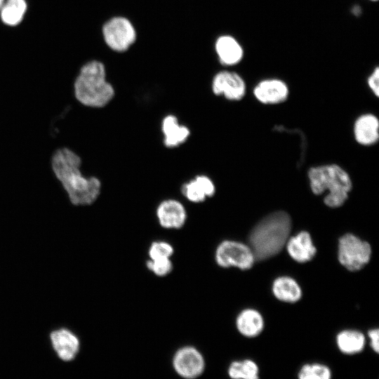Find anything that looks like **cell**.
<instances>
[{
  "mask_svg": "<svg viewBox=\"0 0 379 379\" xmlns=\"http://www.w3.org/2000/svg\"><path fill=\"white\" fill-rule=\"evenodd\" d=\"M173 253V246L166 241H153L148 250L149 259L171 258Z\"/></svg>",
  "mask_w": 379,
  "mask_h": 379,
  "instance_id": "obj_22",
  "label": "cell"
},
{
  "mask_svg": "<svg viewBox=\"0 0 379 379\" xmlns=\"http://www.w3.org/2000/svg\"><path fill=\"white\" fill-rule=\"evenodd\" d=\"M73 94L82 106L103 109L115 95L113 84L108 79L105 64L96 59L84 62L73 81Z\"/></svg>",
  "mask_w": 379,
  "mask_h": 379,
  "instance_id": "obj_2",
  "label": "cell"
},
{
  "mask_svg": "<svg viewBox=\"0 0 379 379\" xmlns=\"http://www.w3.org/2000/svg\"><path fill=\"white\" fill-rule=\"evenodd\" d=\"M211 90L215 95L229 100H239L246 93V83L237 72L229 69L216 71L211 78Z\"/></svg>",
  "mask_w": 379,
  "mask_h": 379,
  "instance_id": "obj_8",
  "label": "cell"
},
{
  "mask_svg": "<svg viewBox=\"0 0 379 379\" xmlns=\"http://www.w3.org/2000/svg\"><path fill=\"white\" fill-rule=\"evenodd\" d=\"M181 192L189 201L201 203L214 195L215 186L208 176L198 175L182 185Z\"/></svg>",
  "mask_w": 379,
  "mask_h": 379,
  "instance_id": "obj_14",
  "label": "cell"
},
{
  "mask_svg": "<svg viewBox=\"0 0 379 379\" xmlns=\"http://www.w3.org/2000/svg\"><path fill=\"white\" fill-rule=\"evenodd\" d=\"M298 379H315L312 364H305L301 367L298 373Z\"/></svg>",
  "mask_w": 379,
  "mask_h": 379,
  "instance_id": "obj_29",
  "label": "cell"
},
{
  "mask_svg": "<svg viewBox=\"0 0 379 379\" xmlns=\"http://www.w3.org/2000/svg\"><path fill=\"white\" fill-rule=\"evenodd\" d=\"M27 9V0H5L0 9V20L7 27H15L24 20Z\"/></svg>",
  "mask_w": 379,
  "mask_h": 379,
  "instance_id": "obj_19",
  "label": "cell"
},
{
  "mask_svg": "<svg viewBox=\"0 0 379 379\" xmlns=\"http://www.w3.org/2000/svg\"><path fill=\"white\" fill-rule=\"evenodd\" d=\"M308 178L314 194L319 195L328 192L324 201L331 208L341 206L348 198L352 187L348 173L337 164L312 167L308 171Z\"/></svg>",
  "mask_w": 379,
  "mask_h": 379,
  "instance_id": "obj_4",
  "label": "cell"
},
{
  "mask_svg": "<svg viewBox=\"0 0 379 379\" xmlns=\"http://www.w3.org/2000/svg\"><path fill=\"white\" fill-rule=\"evenodd\" d=\"M243 379H259V368L256 363L251 359L241 361Z\"/></svg>",
  "mask_w": 379,
  "mask_h": 379,
  "instance_id": "obj_24",
  "label": "cell"
},
{
  "mask_svg": "<svg viewBox=\"0 0 379 379\" xmlns=\"http://www.w3.org/2000/svg\"><path fill=\"white\" fill-rule=\"evenodd\" d=\"M4 1L5 0H0V9H1V6H3V4L4 3Z\"/></svg>",
  "mask_w": 379,
  "mask_h": 379,
  "instance_id": "obj_30",
  "label": "cell"
},
{
  "mask_svg": "<svg viewBox=\"0 0 379 379\" xmlns=\"http://www.w3.org/2000/svg\"><path fill=\"white\" fill-rule=\"evenodd\" d=\"M366 338L364 335L356 330H345L336 336V344L341 352L345 354H354L361 352L364 348Z\"/></svg>",
  "mask_w": 379,
  "mask_h": 379,
  "instance_id": "obj_21",
  "label": "cell"
},
{
  "mask_svg": "<svg viewBox=\"0 0 379 379\" xmlns=\"http://www.w3.org/2000/svg\"><path fill=\"white\" fill-rule=\"evenodd\" d=\"M215 260L221 267H234L242 270L251 268L256 260L248 244L233 240H225L217 246Z\"/></svg>",
  "mask_w": 379,
  "mask_h": 379,
  "instance_id": "obj_7",
  "label": "cell"
},
{
  "mask_svg": "<svg viewBox=\"0 0 379 379\" xmlns=\"http://www.w3.org/2000/svg\"><path fill=\"white\" fill-rule=\"evenodd\" d=\"M256 99L263 104H278L286 100L288 88L284 81L269 79L260 81L253 89Z\"/></svg>",
  "mask_w": 379,
  "mask_h": 379,
  "instance_id": "obj_13",
  "label": "cell"
},
{
  "mask_svg": "<svg viewBox=\"0 0 379 379\" xmlns=\"http://www.w3.org/2000/svg\"><path fill=\"white\" fill-rule=\"evenodd\" d=\"M101 35L105 46L118 53L127 51L137 39L134 25L128 18L121 15L107 20L102 25Z\"/></svg>",
  "mask_w": 379,
  "mask_h": 379,
  "instance_id": "obj_5",
  "label": "cell"
},
{
  "mask_svg": "<svg viewBox=\"0 0 379 379\" xmlns=\"http://www.w3.org/2000/svg\"><path fill=\"white\" fill-rule=\"evenodd\" d=\"M228 375L232 379H243L241 361H234L230 365Z\"/></svg>",
  "mask_w": 379,
  "mask_h": 379,
  "instance_id": "obj_27",
  "label": "cell"
},
{
  "mask_svg": "<svg viewBox=\"0 0 379 379\" xmlns=\"http://www.w3.org/2000/svg\"><path fill=\"white\" fill-rule=\"evenodd\" d=\"M312 371L315 379H331L332 375L329 368L324 364H312Z\"/></svg>",
  "mask_w": 379,
  "mask_h": 379,
  "instance_id": "obj_25",
  "label": "cell"
},
{
  "mask_svg": "<svg viewBox=\"0 0 379 379\" xmlns=\"http://www.w3.org/2000/svg\"><path fill=\"white\" fill-rule=\"evenodd\" d=\"M285 246L291 258L300 263L311 260L317 253L310 234L305 231L288 238Z\"/></svg>",
  "mask_w": 379,
  "mask_h": 379,
  "instance_id": "obj_15",
  "label": "cell"
},
{
  "mask_svg": "<svg viewBox=\"0 0 379 379\" xmlns=\"http://www.w3.org/2000/svg\"><path fill=\"white\" fill-rule=\"evenodd\" d=\"M159 224L167 230H178L185 224L187 213L184 205L175 199L161 201L156 209Z\"/></svg>",
  "mask_w": 379,
  "mask_h": 379,
  "instance_id": "obj_11",
  "label": "cell"
},
{
  "mask_svg": "<svg viewBox=\"0 0 379 379\" xmlns=\"http://www.w3.org/2000/svg\"><path fill=\"white\" fill-rule=\"evenodd\" d=\"M272 293L282 302H295L302 297V290L298 282L290 277L277 278L272 284Z\"/></svg>",
  "mask_w": 379,
  "mask_h": 379,
  "instance_id": "obj_20",
  "label": "cell"
},
{
  "mask_svg": "<svg viewBox=\"0 0 379 379\" xmlns=\"http://www.w3.org/2000/svg\"><path fill=\"white\" fill-rule=\"evenodd\" d=\"M236 326L238 331L244 336L253 338L262 331L264 319L258 311L248 308L242 310L238 314Z\"/></svg>",
  "mask_w": 379,
  "mask_h": 379,
  "instance_id": "obj_18",
  "label": "cell"
},
{
  "mask_svg": "<svg viewBox=\"0 0 379 379\" xmlns=\"http://www.w3.org/2000/svg\"><path fill=\"white\" fill-rule=\"evenodd\" d=\"M213 48L221 67H234L244 58V49L241 43L237 36L231 34L218 36L214 41Z\"/></svg>",
  "mask_w": 379,
  "mask_h": 379,
  "instance_id": "obj_10",
  "label": "cell"
},
{
  "mask_svg": "<svg viewBox=\"0 0 379 379\" xmlns=\"http://www.w3.org/2000/svg\"><path fill=\"white\" fill-rule=\"evenodd\" d=\"M368 1L375 2V1H378V0H368Z\"/></svg>",
  "mask_w": 379,
  "mask_h": 379,
  "instance_id": "obj_31",
  "label": "cell"
},
{
  "mask_svg": "<svg viewBox=\"0 0 379 379\" xmlns=\"http://www.w3.org/2000/svg\"><path fill=\"white\" fill-rule=\"evenodd\" d=\"M378 128V119L375 115H361L357 119L354 126V135L357 142L366 146L375 144L379 138Z\"/></svg>",
  "mask_w": 379,
  "mask_h": 379,
  "instance_id": "obj_17",
  "label": "cell"
},
{
  "mask_svg": "<svg viewBox=\"0 0 379 379\" xmlns=\"http://www.w3.org/2000/svg\"><path fill=\"white\" fill-rule=\"evenodd\" d=\"M291 229V218L284 211H276L261 219L248 237V246L255 260H263L278 254L286 245Z\"/></svg>",
  "mask_w": 379,
  "mask_h": 379,
  "instance_id": "obj_3",
  "label": "cell"
},
{
  "mask_svg": "<svg viewBox=\"0 0 379 379\" xmlns=\"http://www.w3.org/2000/svg\"><path fill=\"white\" fill-rule=\"evenodd\" d=\"M50 339L55 352L62 360H72L79 352V340L67 328H61L52 331Z\"/></svg>",
  "mask_w": 379,
  "mask_h": 379,
  "instance_id": "obj_12",
  "label": "cell"
},
{
  "mask_svg": "<svg viewBox=\"0 0 379 379\" xmlns=\"http://www.w3.org/2000/svg\"><path fill=\"white\" fill-rule=\"evenodd\" d=\"M175 372L185 379H194L204 372L205 361L201 353L192 346H185L177 350L173 357Z\"/></svg>",
  "mask_w": 379,
  "mask_h": 379,
  "instance_id": "obj_9",
  "label": "cell"
},
{
  "mask_svg": "<svg viewBox=\"0 0 379 379\" xmlns=\"http://www.w3.org/2000/svg\"><path fill=\"white\" fill-rule=\"evenodd\" d=\"M371 247L365 241L348 233L338 241V258L340 263L350 271H358L370 260Z\"/></svg>",
  "mask_w": 379,
  "mask_h": 379,
  "instance_id": "obj_6",
  "label": "cell"
},
{
  "mask_svg": "<svg viewBox=\"0 0 379 379\" xmlns=\"http://www.w3.org/2000/svg\"><path fill=\"white\" fill-rule=\"evenodd\" d=\"M368 85L369 88L374 93L375 96L379 95V68L376 67L371 74L368 77Z\"/></svg>",
  "mask_w": 379,
  "mask_h": 379,
  "instance_id": "obj_26",
  "label": "cell"
},
{
  "mask_svg": "<svg viewBox=\"0 0 379 379\" xmlns=\"http://www.w3.org/2000/svg\"><path fill=\"white\" fill-rule=\"evenodd\" d=\"M368 335L371 348L378 353L379 351V330L378 328L371 329L368 331Z\"/></svg>",
  "mask_w": 379,
  "mask_h": 379,
  "instance_id": "obj_28",
  "label": "cell"
},
{
  "mask_svg": "<svg viewBox=\"0 0 379 379\" xmlns=\"http://www.w3.org/2000/svg\"><path fill=\"white\" fill-rule=\"evenodd\" d=\"M146 265L151 272L158 277H165L173 270L171 258L149 259Z\"/></svg>",
  "mask_w": 379,
  "mask_h": 379,
  "instance_id": "obj_23",
  "label": "cell"
},
{
  "mask_svg": "<svg viewBox=\"0 0 379 379\" xmlns=\"http://www.w3.org/2000/svg\"><path fill=\"white\" fill-rule=\"evenodd\" d=\"M53 173L71 205H93L101 194L102 183L96 175H86L82 171L81 157L68 147L57 149L51 159Z\"/></svg>",
  "mask_w": 379,
  "mask_h": 379,
  "instance_id": "obj_1",
  "label": "cell"
},
{
  "mask_svg": "<svg viewBox=\"0 0 379 379\" xmlns=\"http://www.w3.org/2000/svg\"><path fill=\"white\" fill-rule=\"evenodd\" d=\"M166 147L173 148L183 144L189 138V128L179 123L178 119L173 114L164 117L161 125Z\"/></svg>",
  "mask_w": 379,
  "mask_h": 379,
  "instance_id": "obj_16",
  "label": "cell"
}]
</instances>
